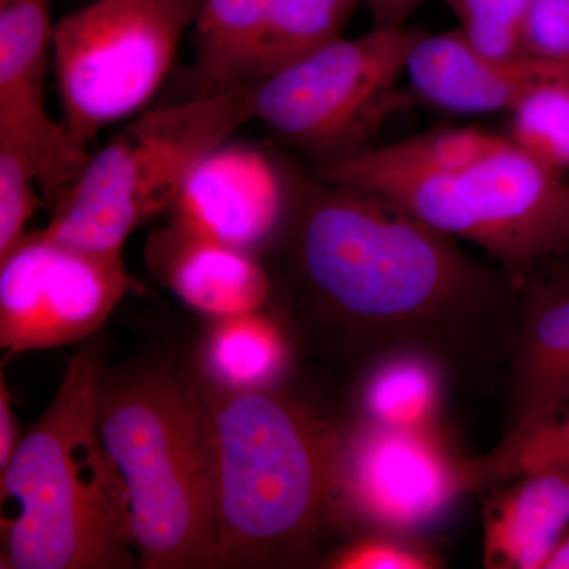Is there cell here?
<instances>
[{
  "mask_svg": "<svg viewBox=\"0 0 569 569\" xmlns=\"http://www.w3.org/2000/svg\"><path fill=\"white\" fill-rule=\"evenodd\" d=\"M287 179L277 230L293 326L355 369L417 359L448 381L507 380L519 280L377 194Z\"/></svg>",
  "mask_w": 569,
  "mask_h": 569,
  "instance_id": "1",
  "label": "cell"
},
{
  "mask_svg": "<svg viewBox=\"0 0 569 569\" xmlns=\"http://www.w3.org/2000/svg\"><path fill=\"white\" fill-rule=\"evenodd\" d=\"M219 458L216 567H299L350 516L348 433L268 388L209 395Z\"/></svg>",
  "mask_w": 569,
  "mask_h": 569,
  "instance_id": "2",
  "label": "cell"
},
{
  "mask_svg": "<svg viewBox=\"0 0 569 569\" xmlns=\"http://www.w3.org/2000/svg\"><path fill=\"white\" fill-rule=\"evenodd\" d=\"M96 342L71 358L51 406L22 437L2 473L3 563L14 569H111L140 563L129 490L104 447ZM3 567V568H6Z\"/></svg>",
  "mask_w": 569,
  "mask_h": 569,
  "instance_id": "3",
  "label": "cell"
},
{
  "mask_svg": "<svg viewBox=\"0 0 569 569\" xmlns=\"http://www.w3.org/2000/svg\"><path fill=\"white\" fill-rule=\"evenodd\" d=\"M99 427L129 490L141 567H216L219 458L208 392L168 366L103 373Z\"/></svg>",
  "mask_w": 569,
  "mask_h": 569,
  "instance_id": "4",
  "label": "cell"
},
{
  "mask_svg": "<svg viewBox=\"0 0 569 569\" xmlns=\"http://www.w3.org/2000/svg\"><path fill=\"white\" fill-rule=\"evenodd\" d=\"M253 89L244 82L134 119L91 156L41 231L78 252L121 258L132 231L174 206L194 167L253 119Z\"/></svg>",
  "mask_w": 569,
  "mask_h": 569,
  "instance_id": "5",
  "label": "cell"
},
{
  "mask_svg": "<svg viewBox=\"0 0 569 569\" xmlns=\"http://www.w3.org/2000/svg\"><path fill=\"white\" fill-rule=\"evenodd\" d=\"M203 0H96L52 31L63 123L88 144L160 88Z\"/></svg>",
  "mask_w": 569,
  "mask_h": 569,
  "instance_id": "6",
  "label": "cell"
},
{
  "mask_svg": "<svg viewBox=\"0 0 569 569\" xmlns=\"http://www.w3.org/2000/svg\"><path fill=\"white\" fill-rule=\"evenodd\" d=\"M421 36L376 28L358 39L332 41L254 82L253 118L318 164L362 152L387 116L396 82Z\"/></svg>",
  "mask_w": 569,
  "mask_h": 569,
  "instance_id": "7",
  "label": "cell"
},
{
  "mask_svg": "<svg viewBox=\"0 0 569 569\" xmlns=\"http://www.w3.org/2000/svg\"><path fill=\"white\" fill-rule=\"evenodd\" d=\"M430 227L478 246L518 277L569 252V182L501 138L449 174Z\"/></svg>",
  "mask_w": 569,
  "mask_h": 569,
  "instance_id": "8",
  "label": "cell"
},
{
  "mask_svg": "<svg viewBox=\"0 0 569 569\" xmlns=\"http://www.w3.org/2000/svg\"><path fill=\"white\" fill-rule=\"evenodd\" d=\"M121 258L26 234L0 260V343L10 353L69 346L100 328L132 290Z\"/></svg>",
  "mask_w": 569,
  "mask_h": 569,
  "instance_id": "9",
  "label": "cell"
},
{
  "mask_svg": "<svg viewBox=\"0 0 569 569\" xmlns=\"http://www.w3.org/2000/svg\"><path fill=\"white\" fill-rule=\"evenodd\" d=\"M52 31L50 0H0V148L29 160L56 208L91 156L44 104Z\"/></svg>",
  "mask_w": 569,
  "mask_h": 569,
  "instance_id": "10",
  "label": "cell"
},
{
  "mask_svg": "<svg viewBox=\"0 0 569 569\" xmlns=\"http://www.w3.org/2000/svg\"><path fill=\"white\" fill-rule=\"evenodd\" d=\"M343 489L350 516L385 529H415L466 492L463 462L427 426L369 421L348 433Z\"/></svg>",
  "mask_w": 569,
  "mask_h": 569,
  "instance_id": "11",
  "label": "cell"
},
{
  "mask_svg": "<svg viewBox=\"0 0 569 569\" xmlns=\"http://www.w3.org/2000/svg\"><path fill=\"white\" fill-rule=\"evenodd\" d=\"M560 257L518 276L519 326L507 373L505 440L548 425L569 408V264Z\"/></svg>",
  "mask_w": 569,
  "mask_h": 569,
  "instance_id": "12",
  "label": "cell"
},
{
  "mask_svg": "<svg viewBox=\"0 0 569 569\" xmlns=\"http://www.w3.org/2000/svg\"><path fill=\"white\" fill-rule=\"evenodd\" d=\"M287 179L257 149L224 144L194 167L173 208L176 222L247 250L276 233Z\"/></svg>",
  "mask_w": 569,
  "mask_h": 569,
  "instance_id": "13",
  "label": "cell"
},
{
  "mask_svg": "<svg viewBox=\"0 0 569 569\" xmlns=\"http://www.w3.org/2000/svg\"><path fill=\"white\" fill-rule=\"evenodd\" d=\"M406 73L411 88L433 107L458 114L509 111L567 67L538 59H497L482 54L459 31L422 32L408 54Z\"/></svg>",
  "mask_w": 569,
  "mask_h": 569,
  "instance_id": "14",
  "label": "cell"
},
{
  "mask_svg": "<svg viewBox=\"0 0 569 569\" xmlns=\"http://www.w3.org/2000/svg\"><path fill=\"white\" fill-rule=\"evenodd\" d=\"M148 260L182 301L209 316L257 312L271 298V279L244 250L176 220L149 239Z\"/></svg>",
  "mask_w": 569,
  "mask_h": 569,
  "instance_id": "15",
  "label": "cell"
},
{
  "mask_svg": "<svg viewBox=\"0 0 569 569\" xmlns=\"http://www.w3.org/2000/svg\"><path fill=\"white\" fill-rule=\"evenodd\" d=\"M485 518L486 568H545L569 526V468L512 479L486 507Z\"/></svg>",
  "mask_w": 569,
  "mask_h": 569,
  "instance_id": "16",
  "label": "cell"
},
{
  "mask_svg": "<svg viewBox=\"0 0 569 569\" xmlns=\"http://www.w3.org/2000/svg\"><path fill=\"white\" fill-rule=\"evenodd\" d=\"M276 0H203L194 22V96L250 82L254 56Z\"/></svg>",
  "mask_w": 569,
  "mask_h": 569,
  "instance_id": "17",
  "label": "cell"
},
{
  "mask_svg": "<svg viewBox=\"0 0 569 569\" xmlns=\"http://www.w3.org/2000/svg\"><path fill=\"white\" fill-rule=\"evenodd\" d=\"M361 2L365 0H276L250 82L264 80L342 39L343 28Z\"/></svg>",
  "mask_w": 569,
  "mask_h": 569,
  "instance_id": "18",
  "label": "cell"
},
{
  "mask_svg": "<svg viewBox=\"0 0 569 569\" xmlns=\"http://www.w3.org/2000/svg\"><path fill=\"white\" fill-rule=\"evenodd\" d=\"M223 320L206 350L212 377L233 391L266 388L283 365L284 346L279 331L254 312Z\"/></svg>",
  "mask_w": 569,
  "mask_h": 569,
  "instance_id": "19",
  "label": "cell"
},
{
  "mask_svg": "<svg viewBox=\"0 0 569 569\" xmlns=\"http://www.w3.org/2000/svg\"><path fill=\"white\" fill-rule=\"evenodd\" d=\"M511 140L539 163L569 173V73L531 89L511 111Z\"/></svg>",
  "mask_w": 569,
  "mask_h": 569,
  "instance_id": "20",
  "label": "cell"
},
{
  "mask_svg": "<svg viewBox=\"0 0 569 569\" xmlns=\"http://www.w3.org/2000/svg\"><path fill=\"white\" fill-rule=\"evenodd\" d=\"M569 468V408L548 422L518 438L501 440L486 458L463 463L468 490L498 488L530 471Z\"/></svg>",
  "mask_w": 569,
  "mask_h": 569,
  "instance_id": "21",
  "label": "cell"
},
{
  "mask_svg": "<svg viewBox=\"0 0 569 569\" xmlns=\"http://www.w3.org/2000/svg\"><path fill=\"white\" fill-rule=\"evenodd\" d=\"M432 366L417 359H396L372 370L365 407L370 421L395 426H427L437 403L438 380Z\"/></svg>",
  "mask_w": 569,
  "mask_h": 569,
  "instance_id": "22",
  "label": "cell"
},
{
  "mask_svg": "<svg viewBox=\"0 0 569 569\" xmlns=\"http://www.w3.org/2000/svg\"><path fill=\"white\" fill-rule=\"evenodd\" d=\"M468 43L497 59L526 58L530 0H447Z\"/></svg>",
  "mask_w": 569,
  "mask_h": 569,
  "instance_id": "23",
  "label": "cell"
},
{
  "mask_svg": "<svg viewBox=\"0 0 569 569\" xmlns=\"http://www.w3.org/2000/svg\"><path fill=\"white\" fill-rule=\"evenodd\" d=\"M36 186L39 179L29 160L13 149L0 148V260L26 236L37 204Z\"/></svg>",
  "mask_w": 569,
  "mask_h": 569,
  "instance_id": "24",
  "label": "cell"
},
{
  "mask_svg": "<svg viewBox=\"0 0 569 569\" xmlns=\"http://www.w3.org/2000/svg\"><path fill=\"white\" fill-rule=\"evenodd\" d=\"M523 51L569 69V0H530Z\"/></svg>",
  "mask_w": 569,
  "mask_h": 569,
  "instance_id": "25",
  "label": "cell"
},
{
  "mask_svg": "<svg viewBox=\"0 0 569 569\" xmlns=\"http://www.w3.org/2000/svg\"><path fill=\"white\" fill-rule=\"evenodd\" d=\"M331 568L339 569H425L436 568L437 560L418 550L400 546L388 538H370L358 541L337 553Z\"/></svg>",
  "mask_w": 569,
  "mask_h": 569,
  "instance_id": "26",
  "label": "cell"
},
{
  "mask_svg": "<svg viewBox=\"0 0 569 569\" xmlns=\"http://www.w3.org/2000/svg\"><path fill=\"white\" fill-rule=\"evenodd\" d=\"M376 18V28H403L408 17L425 0H366Z\"/></svg>",
  "mask_w": 569,
  "mask_h": 569,
  "instance_id": "27",
  "label": "cell"
},
{
  "mask_svg": "<svg viewBox=\"0 0 569 569\" xmlns=\"http://www.w3.org/2000/svg\"><path fill=\"white\" fill-rule=\"evenodd\" d=\"M17 426H14L13 410H11L10 396L6 383H0V471L9 466L11 456L17 451Z\"/></svg>",
  "mask_w": 569,
  "mask_h": 569,
  "instance_id": "28",
  "label": "cell"
},
{
  "mask_svg": "<svg viewBox=\"0 0 569 569\" xmlns=\"http://www.w3.org/2000/svg\"><path fill=\"white\" fill-rule=\"evenodd\" d=\"M545 569H569V537L561 539Z\"/></svg>",
  "mask_w": 569,
  "mask_h": 569,
  "instance_id": "29",
  "label": "cell"
}]
</instances>
